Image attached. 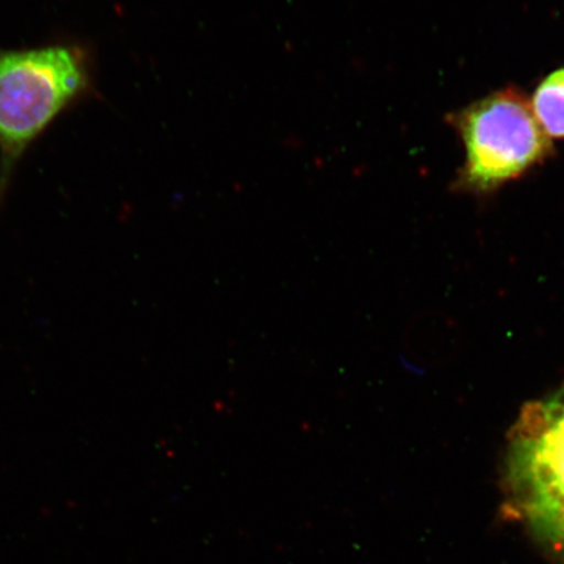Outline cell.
<instances>
[{
	"mask_svg": "<svg viewBox=\"0 0 564 564\" xmlns=\"http://www.w3.org/2000/svg\"><path fill=\"white\" fill-rule=\"evenodd\" d=\"M96 94L94 53L82 42L0 47V206L28 150Z\"/></svg>",
	"mask_w": 564,
	"mask_h": 564,
	"instance_id": "obj_1",
	"label": "cell"
},
{
	"mask_svg": "<svg viewBox=\"0 0 564 564\" xmlns=\"http://www.w3.org/2000/svg\"><path fill=\"white\" fill-rule=\"evenodd\" d=\"M460 137L465 160L456 187L489 194L521 178L554 156L528 97L517 87L494 91L449 117Z\"/></svg>",
	"mask_w": 564,
	"mask_h": 564,
	"instance_id": "obj_2",
	"label": "cell"
},
{
	"mask_svg": "<svg viewBox=\"0 0 564 564\" xmlns=\"http://www.w3.org/2000/svg\"><path fill=\"white\" fill-rule=\"evenodd\" d=\"M507 475L514 511L564 561V387L521 413Z\"/></svg>",
	"mask_w": 564,
	"mask_h": 564,
	"instance_id": "obj_3",
	"label": "cell"
},
{
	"mask_svg": "<svg viewBox=\"0 0 564 564\" xmlns=\"http://www.w3.org/2000/svg\"><path fill=\"white\" fill-rule=\"evenodd\" d=\"M531 106L542 131L550 139H564V67L539 84Z\"/></svg>",
	"mask_w": 564,
	"mask_h": 564,
	"instance_id": "obj_4",
	"label": "cell"
}]
</instances>
